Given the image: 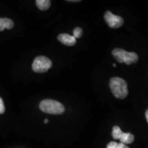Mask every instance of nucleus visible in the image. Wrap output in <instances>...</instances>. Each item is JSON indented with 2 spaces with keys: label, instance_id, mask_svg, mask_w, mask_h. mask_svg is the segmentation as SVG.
<instances>
[{
  "label": "nucleus",
  "instance_id": "ddd939ff",
  "mask_svg": "<svg viewBox=\"0 0 148 148\" xmlns=\"http://www.w3.org/2000/svg\"><path fill=\"white\" fill-rule=\"evenodd\" d=\"M145 117H146V119H147V121L148 123V109L146 110V112H145Z\"/></svg>",
  "mask_w": 148,
  "mask_h": 148
},
{
  "label": "nucleus",
  "instance_id": "f03ea898",
  "mask_svg": "<svg viewBox=\"0 0 148 148\" xmlns=\"http://www.w3.org/2000/svg\"><path fill=\"white\" fill-rule=\"evenodd\" d=\"M39 108L43 112L51 114H60L64 112L63 104L53 99H44L40 103Z\"/></svg>",
  "mask_w": 148,
  "mask_h": 148
},
{
  "label": "nucleus",
  "instance_id": "423d86ee",
  "mask_svg": "<svg viewBox=\"0 0 148 148\" xmlns=\"http://www.w3.org/2000/svg\"><path fill=\"white\" fill-rule=\"evenodd\" d=\"M104 19L109 27L112 28H119L123 24V18L121 16L112 14L110 11H106L104 14Z\"/></svg>",
  "mask_w": 148,
  "mask_h": 148
},
{
  "label": "nucleus",
  "instance_id": "0eeeda50",
  "mask_svg": "<svg viewBox=\"0 0 148 148\" xmlns=\"http://www.w3.org/2000/svg\"><path fill=\"white\" fill-rule=\"evenodd\" d=\"M58 39L61 43L66 46H73L76 42V39L73 36L68 34H59Z\"/></svg>",
  "mask_w": 148,
  "mask_h": 148
},
{
  "label": "nucleus",
  "instance_id": "1a4fd4ad",
  "mask_svg": "<svg viewBox=\"0 0 148 148\" xmlns=\"http://www.w3.org/2000/svg\"><path fill=\"white\" fill-rule=\"evenodd\" d=\"M36 4L40 10H46L50 7L51 1L49 0H36Z\"/></svg>",
  "mask_w": 148,
  "mask_h": 148
},
{
  "label": "nucleus",
  "instance_id": "f257e3e1",
  "mask_svg": "<svg viewBox=\"0 0 148 148\" xmlns=\"http://www.w3.org/2000/svg\"><path fill=\"white\" fill-rule=\"evenodd\" d=\"M110 88L114 97L118 99H124L128 94L127 83L121 77H112L110 80Z\"/></svg>",
  "mask_w": 148,
  "mask_h": 148
},
{
  "label": "nucleus",
  "instance_id": "4468645a",
  "mask_svg": "<svg viewBox=\"0 0 148 148\" xmlns=\"http://www.w3.org/2000/svg\"><path fill=\"white\" fill-rule=\"evenodd\" d=\"M44 122H45V123H48V119H45V120H44Z\"/></svg>",
  "mask_w": 148,
  "mask_h": 148
},
{
  "label": "nucleus",
  "instance_id": "9d476101",
  "mask_svg": "<svg viewBox=\"0 0 148 148\" xmlns=\"http://www.w3.org/2000/svg\"><path fill=\"white\" fill-rule=\"evenodd\" d=\"M106 148H129L128 146L122 143H116L115 141H111L107 145Z\"/></svg>",
  "mask_w": 148,
  "mask_h": 148
},
{
  "label": "nucleus",
  "instance_id": "f8f14e48",
  "mask_svg": "<svg viewBox=\"0 0 148 148\" xmlns=\"http://www.w3.org/2000/svg\"><path fill=\"white\" fill-rule=\"evenodd\" d=\"M5 112V106L3 99L0 97V114H3Z\"/></svg>",
  "mask_w": 148,
  "mask_h": 148
},
{
  "label": "nucleus",
  "instance_id": "7ed1b4c3",
  "mask_svg": "<svg viewBox=\"0 0 148 148\" xmlns=\"http://www.w3.org/2000/svg\"><path fill=\"white\" fill-rule=\"evenodd\" d=\"M112 54L115 60L120 63L130 64L136 63L138 60V56L134 52H128L123 49L116 48L112 51Z\"/></svg>",
  "mask_w": 148,
  "mask_h": 148
},
{
  "label": "nucleus",
  "instance_id": "20e7f679",
  "mask_svg": "<svg viewBox=\"0 0 148 148\" xmlns=\"http://www.w3.org/2000/svg\"><path fill=\"white\" fill-rule=\"evenodd\" d=\"M52 66V62L45 56L36 57L32 63V69L36 73H45Z\"/></svg>",
  "mask_w": 148,
  "mask_h": 148
},
{
  "label": "nucleus",
  "instance_id": "6e6552de",
  "mask_svg": "<svg viewBox=\"0 0 148 148\" xmlns=\"http://www.w3.org/2000/svg\"><path fill=\"white\" fill-rule=\"evenodd\" d=\"M14 27V22L8 18H0V31L4 29H12Z\"/></svg>",
  "mask_w": 148,
  "mask_h": 148
},
{
  "label": "nucleus",
  "instance_id": "2eb2a0df",
  "mask_svg": "<svg viewBox=\"0 0 148 148\" xmlns=\"http://www.w3.org/2000/svg\"><path fill=\"white\" fill-rule=\"evenodd\" d=\"M113 66H116V64H113Z\"/></svg>",
  "mask_w": 148,
  "mask_h": 148
},
{
  "label": "nucleus",
  "instance_id": "39448f33",
  "mask_svg": "<svg viewBox=\"0 0 148 148\" xmlns=\"http://www.w3.org/2000/svg\"><path fill=\"white\" fill-rule=\"evenodd\" d=\"M112 136L114 139L119 140L121 143L125 144V145L132 143L134 139V135L131 133H125L122 132L120 127L116 125L114 126L112 128Z\"/></svg>",
  "mask_w": 148,
  "mask_h": 148
},
{
  "label": "nucleus",
  "instance_id": "9b49d317",
  "mask_svg": "<svg viewBox=\"0 0 148 148\" xmlns=\"http://www.w3.org/2000/svg\"><path fill=\"white\" fill-rule=\"evenodd\" d=\"M82 34H83L82 29L79 27H75L73 31V36L75 38V39H76V38H80V37L82 36Z\"/></svg>",
  "mask_w": 148,
  "mask_h": 148
}]
</instances>
